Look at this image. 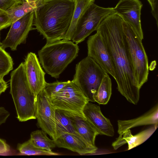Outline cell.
<instances>
[{"mask_svg":"<svg viewBox=\"0 0 158 158\" xmlns=\"http://www.w3.org/2000/svg\"><path fill=\"white\" fill-rule=\"evenodd\" d=\"M21 2H23L24 1H27L30 2H35L37 3L38 5V6L40 5L44 0H19Z\"/></svg>","mask_w":158,"mask_h":158,"instance_id":"32","label":"cell"},{"mask_svg":"<svg viewBox=\"0 0 158 158\" xmlns=\"http://www.w3.org/2000/svg\"><path fill=\"white\" fill-rule=\"evenodd\" d=\"M118 133L122 135L126 131L138 126L157 125L158 106L157 104L148 111L137 118L127 120H118Z\"/></svg>","mask_w":158,"mask_h":158,"instance_id":"17","label":"cell"},{"mask_svg":"<svg viewBox=\"0 0 158 158\" xmlns=\"http://www.w3.org/2000/svg\"><path fill=\"white\" fill-rule=\"evenodd\" d=\"M158 124L143 130L138 133L133 135L130 129L124 132L112 143L114 149L117 150L126 143L128 144L127 150L142 144L149 138L156 131Z\"/></svg>","mask_w":158,"mask_h":158,"instance_id":"16","label":"cell"},{"mask_svg":"<svg viewBox=\"0 0 158 158\" xmlns=\"http://www.w3.org/2000/svg\"><path fill=\"white\" fill-rule=\"evenodd\" d=\"M34 11H31L18 20L12 23L6 38L1 43L4 49L10 48L15 51L18 45L24 43L30 31L33 28Z\"/></svg>","mask_w":158,"mask_h":158,"instance_id":"11","label":"cell"},{"mask_svg":"<svg viewBox=\"0 0 158 158\" xmlns=\"http://www.w3.org/2000/svg\"><path fill=\"white\" fill-rule=\"evenodd\" d=\"M17 149L23 155H31L58 156V153L43 149L35 146L30 139L22 144L18 145Z\"/></svg>","mask_w":158,"mask_h":158,"instance_id":"24","label":"cell"},{"mask_svg":"<svg viewBox=\"0 0 158 158\" xmlns=\"http://www.w3.org/2000/svg\"><path fill=\"white\" fill-rule=\"evenodd\" d=\"M10 115V113L4 107H0V125L5 123Z\"/></svg>","mask_w":158,"mask_h":158,"instance_id":"29","label":"cell"},{"mask_svg":"<svg viewBox=\"0 0 158 158\" xmlns=\"http://www.w3.org/2000/svg\"><path fill=\"white\" fill-rule=\"evenodd\" d=\"M35 117L41 130L54 141L57 138L55 122L56 109L44 89L37 96Z\"/></svg>","mask_w":158,"mask_h":158,"instance_id":"9","label":"cell"},{"mask_svg":"<svg viewBox=\"0 0 158 158\" xmlns=\"http://www.w3.org/2000/svg\"><path fill=\"white\" fill-rule=\"evenodd\" d=\"M88 56L92 58L107 74L114 79L115 73L114 63L105 42L98 31L87 40Z\"/></svg>","mask_w":158,"mask_h":158,"instance_id":"10","label":"cell"},{"mask_svg":"<svg viewBox=\"0 0 158 158\" xmlns=\"http://www.w3.org/2000/svg\"><path fill=\"white\" fill-rule=\"evenodd\" d=\"M1 43L0 42V46H1Z\"/></svg>","mask_w":158,"mask_h":158,"instance_id":"33","label":"cell"},{"mask_svg":"<svg viewBox=\"0 0 158 158\" xmlns=\"http://www.w3.org/2000/svg\"><path fill=\"white\" fill-rule=\"evenodd\" d=\"M107 74L92 58L87 56L76 64L72 81L81 89L89 102H95L93 97Z\"/></svg>","mask_w":158,"mask_h":158,"instance_id":"6","label":"cell"},{"mask_svg":"<svg viewBox=\"0 0 158 158\" xmlns=\"http://www.w3.org/2000/svg\"><path fill=\"white\" fill-rule=\"evenodd\" d=\"M112 94V83L108 74L104 77L97 92L93 97L95 102L105 105L109 102Z\"/></svg>","mask_w":158,"mask_h":158,"instance_id":"21","label":"cell"},{"mask_svg":"<svg viewBox=\"0 0 158 158\" xmlns=\"http://www.w3.org/2000/svg\"><path fill=\"white\" fill-rule=\"evenodd\" d=\"M74 0H44L34 9L33 25L47 43L63 39L70 26Z\"/></svg>","mask_w":158,"mask_h":158,"instance_id":"2","label":"cell"},{"mask_svg":"<svg viewBox=\"0 0 158 158\" xmlns=\"http://www.w3.org/2000/svg\"><path fill=\"white\" fill-rule=\"evenodd\" d=\"M63 113L70 118L76 130L81 137L89 144L96 146L95 138L99 134L90 123L86 119L68 113Z\"/></svg>","mask_w":158,"mask_h":158,"instance_id":"18","label":"cell"},{"mask_svg":"<svg viewBox=\"0 0 158 158\" xmlns=\"http://www.w3.org/2000/svg\"><path fill=\"white\" fill-rule=\"evenodd\" d=\"M11 56L0 46V77H3L13 69Z\"/></svg>","mask_w":158,"mask_h":158,"instance_id":"25","label":"cell"},{"mask_svg":"<svg viewBox=\"0 0 158 158\" xmlns=\"http://www.w3.org/2000/svg\"><path fill=\"white\" fill-rule=\"evenodd\" d=\"M10 93L20 122L35 119L36 98L26 77L23 62L10 73Z\"/></svg>","mask_w":158,"mask_h":158,"instance_id":"4","label":"cell"},{"mask_svg":"<svg viewBox=\"0 0 158 158\" xmlns=\"http://www.w3.org/2000/svg\"><path fill=\"white\" fill-rule=\"evenodd\" d=\"M55 122L57 137L63 133L73 134L81 137L76 130L69 117L57 110L55 112Z\"/></svg>","mask_w":158,"mask_h":158,"instance_id":"20","label":"cell"},{"mask_svg":"<svg viewBox=\"0 0 158 158\" xmlns=\"http://www.w3.org/2000/svg\"><path fill=\"white\" fill-rule=\"evenodd\" d=\"M83 113L99 135L110 137L114 135L113 126L110 120L103 114L99 106L89 102L85 106Z\"/></svg>","mask_w":158,"mask_h":158,"instance_id":"14","label":"cell"},{"mask_svg":"<svg viewBox=\"0 0 158 158\" xmlns=\"http://www.w3.org/2000/svg\"><path fill=\"white\" fill-rule=\"evenodd\" d=\"M11 23L7 11L0 9V30L7 28Z\"/></svg>","mask_w":158,"mask_h":158,"instance_id":"28","label":"cell"},{"mask_svg":"<svg viewBox=\"0 0 158 158\" xmlns=\"http://www.w3.org/2000/svg\"><path fill=\"white\" fill-rule=\"evenodd\" d=\"M142 6L139 0H120L114 8L115 13L132 27L142 40L143 35L140 16Z\"/></svg>","mask_w":158,"mask_h":158,"instance_id":"12","label":"cell"},{"mask_svg":"<svg viewBox=\"0 0 158 158\" xmlns=\"http://www.w3.org/2000/svg\"><path fill=\"white\" fill-rule=\"evenodd\" d=\"M37 6L35 2L24 1L6 11L12 23L34 10Z\"/></svg>","mask_w":158,"mask_h":158,"instance_id":"23","label":"cell"},{"mask_svg":"<svg viewBox=\"0 0 158 158\" xmlns=\"http://www.w3.org/2000/svg\"><path fill=\"white\" fill-rule=\"evenodd\" d=\"M50 98L56 110L86 119L83 110L89 100L72 81H69L62 89Z\"/></svg>","mask_w":158,"mask_h":158,"instance_id":"7","label":"cell"},{"mask_svg":"<svg viewBox=\"0 0 158 158\" xmlns=\"http://www.w3.org/2000/svg\"><path fill=\"white\" fill-rule=\"evenodd\" d=\"M3 78L0 77V95L8 87L7 82L4 80Z\"/></svg>","mask_w":158,"mask_h":158,"instance_id":"31","label":"cell"},{"mask_svg":"<svg viewBox=\"0 0 158 158\" xmlns=\"http://www.w3.org/2000/svg\"><path fill=\"white\" fill-rule=\"evenodd\" d=\"M22 3L19 0H0V9L7 11Z\"/></svg>","mask_w":158,"mask_h":158,"instance_id":"27","label":"cell"},{"mask_svg":"<svg viewBox=\"0 0 158 158\" xmlns=\"http://www.w3.org/2000/svg\"><path fill=\"white\" fill-rule=\"evenodd\" d=\"M66 81H56L52 83H46L44 90L50 98L60 91L68 82Z\"/></svg>","mask_w":158,"mask_h":158,"instance_id":"26","label":"cell"},{"mask_svg":"<svg viewBox=\"0 0 158 158\" xmlns=\"http://www.w3.org/2000/svg\"><path fill=\"white\" fill-rule=\"evenodd\" d=\"M115 12L114 8H104L93 3L85 10L78 20L71 40L78 44L85 40L93 32L96 31L102 21Z\"/></svg>","mask_w":158,"mask_h":158,"instance_id":"8","label":"cell"},{"mask_svg":"<svg viewBox=\"0 0 158 158\" xmlns=\"http://www.w3.org/2000/svg\"><path fill=\"white\" fill-rule=\"evenodd\" d=\"M46 133L42 130L32 132L30 139L33 144L39 148L48 151H52L56 146L55 141L49 139Z\"/></svg>","mask_w":158,"mask_h":158,"instance_id":"22","label":"cell"},{"mask_svg":"<svg viewBox=\"0 0 158 158\" xmlns=\"http://www.w3.org/2000/svg\"><path fill=\"white\" fill-rule=\"evenodd\" d=\"M79 51L77 44L63 39L47 43L38 55L40 63L46 72L56 78L77 56Z\"/></svg>","mask_w":158,"mask_h":158,"instance_id":"3","label":"cell"},{"mask_svg":"<svg viewBox=\"0 0 158 158\" xmlns=\"http://www.w3.org/2000/svg\"><path fill=\"white\" fill-rule=\"evenodd\" d=\"M123 22L113 13L102 21L96 31L103 38L112 60L118 91L128 102L135 105L139 100L140 89L129 57Z\"/></svg>","mask_w":158,"mask_h":158,"instance_id":"1","label":"cell"},{"mask_svg":"<svg viewBox=\"0 0 158 158\" xmlns=\"http://www.w3.org/2000/svg\"><path fill=\"white\" fill-rule=\"evenodd\" d=\"M126 46L136 81L140 89L148 80V59L142 40L128 24L123 21Z\"/></svg>","mask_w":158,"mask_h":158,"instance_id":"5","label":"cell"},{"mask_svg":"<svg viewBox=\"0 0 158 158\" xmlns=\"http://www.w3.org/2000/svg\"><path fill=\"white\" fill-rule=\"evenodd\" d=\"M23 63L28 83L36 99L37 95L43 90L46 82L44 77L45 73L34 53H29Z\"/></svg>","mask_w":158,"mask_h":158,"instance_id":"13","label":"cell"},{"mask_svg":"<svg viewBox=\"0 0 158 158\" xmlns=\"http://www.w3.org/2000/svg\"><path fill=\"white\" fill-rule=\"evenodd\" d=\"M75 5L73 15L69 29L64 40H71L76 24L80 17L91 4L94 3L95 0H74Z\"/></svg>","mask_w":158,"mask_h":158,"instance_id":"19","label":"cell"},{"mask_svg":"<svg viewBox=\"0 0 158 158\" xmlns=\"http://www.w3.org/2000/svg\"><path fill=\"white\" fill-rule=\"evenodd\" d=\"M150 4L152 9V13L154 17L156 19L157 23V10L156 9V6L157 5L156 4L157 3V0H147Z\"/></svg>","mask_w":158,"mask_h":158,"instance_id":"30","label":"cell"},{"mask_svg":"<svg viewBox=\"0 0 158 158\" xmlns=\"http://www.w3.org/2000/svg\"><path fill=\"white\" fill-rule=\"evenodd\" d=\"M56 146L76 152L80 155L94 153L98 148L89 144L81 137L69 133H63L55 140Z\"/></svg>","mask_w":158,"mask_h":158,"instance_id":"15","label":"cell"}]
</instances>
